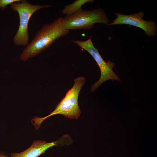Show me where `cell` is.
<instances>
[{"instance_id":"cell-2","label":"cell","mask_w":157,"mask_h":157,"mask_svg":"<svg viewBox=\"0 0 157 157\" xmlns=\"http://www.w3.org/2000/svg\"><path fill=\"white\" fill-rule=\"evenodd\" d=\"M85 80V78L83 76L74 78L73 86L66 93L65 97L59 102L53 111L48 116L43 118L35 117L32 121L36 129H39L44 119L54 115L61 114L70 119H78L81 113L78 105V97Z\"/></svg>"},{"instance_id":"cell-5","label":"cell","mask_w":157,"mask_h":157,"mask_svg":"<svg viewBox=\"0 0 157 157\" xmlns=\"http://www.w3.org/2000/svg\"><path fill=\"white\" fill-rule=\"evenodd\" d=\"M72 41L90 54L97 63L100 69L101 75L100 78L91 86L90 92H93L103 82L106 81L114 80L120 81L118 76L113 70L114 63L110 60L106 62L104 60L98 49L94 47L91 40V36L85 41L73 40Z\"/></svg>"},{"instance_id":"cell-3","label":"cell","mask_w":157,"mask_h":157,"mask_svg":"<svg viewBox=\"0 0 157 157\" xmlns=\"http://www.w3.org/2000/svg\"><path fill=\"white\" fill-rule=\"evenodd\" d=\"M66 28L69 30H88L95 23H101L108 25L109 21L104 11L101 8L93 10L80 9L75 13L63 17Z\"/></svg>"},{"instance_id":"cell-4","label":"cell","mask_w":157,"mask_h":157,"mask_svg":"<svg viewBox=\"0 0 157 157\" xmlns=\"http://www.w3.org/2000/svg\"><path fill=\"white\" fill-rule=\"evenodd\" d=\"M51 6H52L48 5H33L26 0H21L19 2L13 3L11 4V9L17 12L19 18V28L13 40L15 45L26 46L28 44L29 35L28 24L31 17L38 10Z\"/></svg>"},{"instance_id":"cell-8","label":"cell","mask_w":157,"mask_h":157,"mask_svg":"<svg viewBox=\"0 0 157 157\" xmlns=\"http://www.w3.org/2000/svg\"><path fill=\"white\" fill-rule=\"evenodd\" d=\"M93 0H77L73 3L65 6L62 10V14L69 16L72 15L80 9L83 5L88 2L92 3Z\"/></svg>"},{"instance_id":"cell-6","label":"cell","mask_w":157,"mask_h":157,"mask_svg":"<svg viewBox=\"0 0 157 157\" xmlns=\"http://www.w3.org/2000/svg\"><path fill=\"white\" fill-rule=\"evenodd\" d=\"M117 18L108 25L125 24L140 28L143 30L149 37L156 35L157 27L153 21H147L142 19L144 13L142 11L129 15L115 13Z\"/></svg>"},{"instance_id":"cell-7","label":"cell","mask_w":157,"mask_h":157,"mask_svg":"<svg viewBox=\"0 0 157 157\" xmlns=\"http://www.w3.org/2000/svg\"><path fill=\"white\" fill-rule=\"evenodd\" d=\"M70 138L65 135L55 142H47L40 140L34 141L26 150L19 153H11V157H38L49 148L56 145L71 144L72 142Z\"/></svg>"},{"instance_id":"cell-9","label":"cell","mask_w":157,"mask_h":157,"mask_svg":"<svg viewBox=\"0 0 157 157\" xmlns=\"http://www.w3.org/2000/svg\"><path fill=\"white\" fill-rule=\"evenodd\" d=\"M20 0H0V8L3 10L7 5L14 2H19Z\"/></svg>"},{"instance_id":"cell-1","label":"cell","mask_w":157,"mask_h":157,"mask_svg":"<svg viewBox=\"0 0 157 157\" xmlns=\"http://www.w3.org/2000/svg\"><path fill=\"white\" fill-rule=\"evenodd\" d=\"M69 30L65 26L63 17L42 26L34 35L32 40L25 47L20 56L26 61L49 47L59 38L67 35Z\"/></svg>"}]
</instances>
